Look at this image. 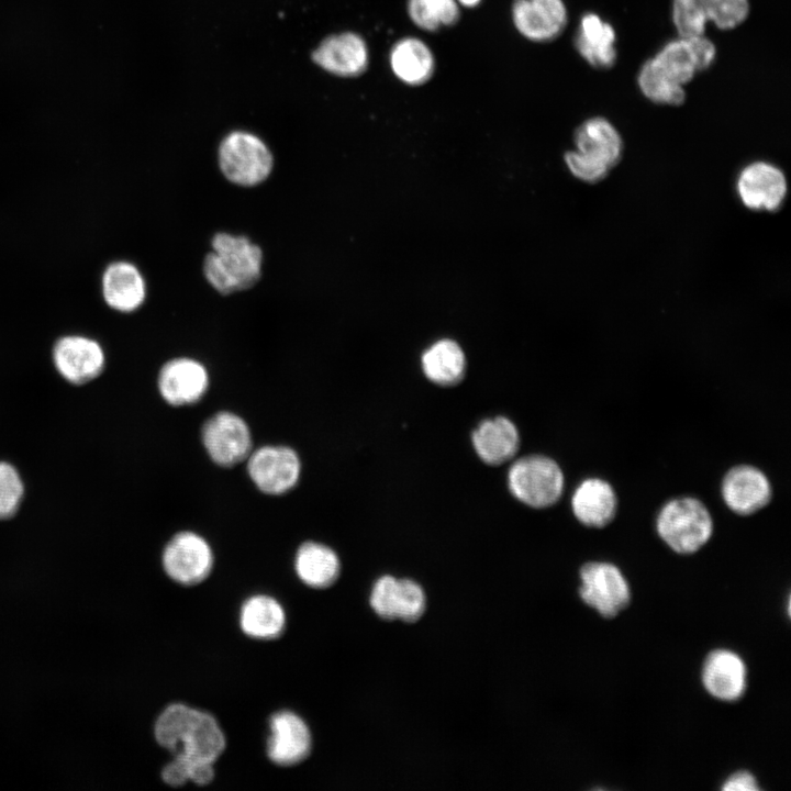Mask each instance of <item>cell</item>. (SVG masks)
I'll list each match as a JSON object with an SVG mask.
<instances>
[{
	"instance_id": "1",
	"label": "cell",
	"mask_w": 791,
	"mask_h": 791,
	"mask_svg": "<svg viewBox=\"0 0 791 791\" xmlns=\"http://www.w3.org/2000/svg\"><path fill=\"white\" fill-rule=\"evenodd\" d=\"M154 734L174 757L196 762L214 764L226 745L224 733L211 714L182 703H172L159 714Z\"/></svg>"
},
{
	"instance_id": "2",
	"label": "cell",
	"mask_w": 791,
	"mask_h": 791,
	"mask_svg": "<svg viewBox=\"0 0 791 791\" xmlns=\"http://www.w3.org/2000/svg\"><path fill=\"white\" fill-rule=\"evenodd\" d=\"M213 250L203 261L209 283L220 293L229 294L253 287L261 272L263 252L245 236L216 233Z\"/></svg>"
},
{
	"instance_id": "3",
	"label": "cell",
	"mask_w": 791,
	"mask_h": 791,
	"mask_svg": "<svg viewBox=\"0 0 791 791\" xmlns=\"http://www.w3.org/2000/svg\"><path fill=\"white\" fill-rule=\"evenodd\" d=\"M656 528L673 552L688 555L698 552L710 541L713 520L700 500L681 497L668 501L661 508Z\"/></svg>"
},
{
	"instance_id": "4",
	"label": "cell",
	"mask_w": 791,
	"mask_h": 791,
	"mask_svg": "<svg viewBox=\"0 0 791 791\" xmlns=\"http://www.w3.org/2000/svg\"><path fill=\"white\" fill-rule=\"evenodd\" d=\"M511 493L522 503L547 508L558 501L564 489L559 465L542 455L524 456L511 466L508 475Z\"/></svg>"
},
{
	"instance_id": "5",
	"label": "cell",
	"mask_w": 791,
	"mask_h": 791,
	"mask_svg": "<svg viewBox=\"0 0 791 791\" xmlns=\"http://www.w3.org/2000/svg\"><path fill=\"white\" fill-rule=\"evenodd\" d=\"M219 163L223 175L231 182L255 186L269 176L272 169V155L256 135L235 131L221 142Z\"/></svg>"
},
{
	"instance_id": "6",
	"label": "cell",
	"mask_w": 791,
	"mask_h": 791,
	"mask_svg": "<svg viewBox=\"0 0 791 791\" xmlns=\"http://www.w3.org/2000/svg\"><path fill=\"white\" fill-rule=\"evenodd\" d=\"M579 595L605 619L615 617L631 601V589L621 569L608 561H589L580 569Z\"/></svg>"
},
{
	"instance_id": "7",
	"label": "cell",
	"mask_w": 791,
	"mask_h": 791,
	"mask_svg": "<svg viewBox=\"0 0 791 791\" xmlns=\"http://www.w3.org/2000/svg\"><path fill=\"white\" fill-rule=\"evenodd\" d=\"M246 460L252 481L266 494H283L299 481L301 461L291 447L265 445L252 450Z\"/></svg>"
},
{
	"instance_id": "8",
	"label": "cell",
	"mask_w": 791,
	"mask_h": 791,
	"mask_svg": "<svg viewBox=\"0 0 791 791\" xmlns=\"http://www.w3.org/2000/svg\"><path fill=\"white\" fill-rule=\"evenodd\" d=\"M202 443L209 457L219 466L232 467L252 452L250 430L239 415L221 411L202 426Z\"/></svg>"
},
{
	"instance_id": "9",
	"label": "cell",
	"mask_w": 791,
	"mask_h": 791,
	"mask_svg": "<svg viewBox=\"0 0 791 791\" xmlns=\"http://www.w3.org/2000/svg\"><path fill=\"white\" fill-rule=\"evenodd\" d=\"M52 359L63 378L71 383L82 385L101 374L105 365V353L96 338L81 333H68L54 342Z\"/></svg>"
},
{
	"instance_id": "10",
	"label": "cell",
	"mask_w": 791,
	"mask_h": 791,
	"mask_svg": "<svg viewBox=\"0 0 791 791\" xmlns=\"http://www.w3.org/2000/svg\"><path fill=\"white\" fill-rule=\"evenodd\" d=\"M213 553L199 534L182 531L174 535L163 552V567L174 581L192 586L203 581L211 572Z\"/></svg>"
},
{
	"instance_id": "11",
	"label": "cell",
	"mask_w": 791,
	"mask_h": 791,
	"mask_svg": "<svg viewBox=\"0 0 791 791\" xmlns=\"http://www.w3.org/2000/svg\"><path fill=\"white\" fill-rule=\"evenodd\" d=\"M98 298L104 308L121 314L138 310L146 298L145 279L138 267L125 259L104 264L98 274Z\"/></svg>"
},
{
	"instance_id": "12",
	"label": "cell",
	"mask_w": 791,
	"mask_h": 791,
	"mask_svg": "<svg viewBox=\"0 0 791 791\" xmlns=\"http://www.w3.org/2000/svg\"><path fill=\"white\" fill-rule=\"evenodd\" d=\"M736 191L746 208L754 211L775 212L784 202L788 182L778 166L769 161L757 160L739 171Z\"/></svg>"
},
{
	"instance_id": "13",
	"label": "cell",
	"mask_w": 791,
	"mask_h": 791,
	"mask_svg": "<svg viewBox=\"0 0 791 791\" xmlns=\"http://www.w3.org/2000/svg\"><path fill=\"white\" fill-rule=\"evenodd\" d=\"M715 55V46L705 35L679 36L666 43L653 59L670 79L684 87L712 65Z\"/></svg>"
},
{
	"instance_id": "14",
	"label": "cell",
	"mask_w": 791,
	"mask_h": 791,
	"mask_svg": "<svg viewBox=\"0 0 791 791\" xmlns=\"http://www.w3.org/2000/svg\"><path fill=\"white\" fill-rule=\"evenodd\" d=\"M268 758L278 766L289 767L303 761L310 754L312 738L305 722L291 711L275 713L269 720Z\"/></svg>"
},
{
	"instance_id": "15",
	"label": "cell",
	"mask_w": 791,
	"mask_h": 791,
	"mask_svg": "<svg viewBox=\"0 0 791 791\" xmlns=\"http://www.w3.org/2000/svg\"><path fill=\"white\" fill-rule=\"evenodd\" d=\"M209 375L193 358L179 357L167 361L158 374V390L163 399L175 406L193 404L207 392Z\"/></svg>"
},
{
	"instance_id": "16",
	"label": "cell",
	"mask_w": 791,
	"mask_h": 791,
	"mask_svg": "<svg viewBox=\"0 0 791 791\" xmlns=\"http://www.w3.org/2000/svg\"><path fill=\"white\" fill-rule=\"evenodd\" d=\"M701 679L713 698L734 702L747 688V667L743 658L729 649H714L705 657Z\"/></svg>"
},
{
	"instance_id": "17",
	"label": "cell",
	"mask_w": 791,
	"mask_h": 791,
	"mask_svg": "<svg viewBox=\"0 0 791 791\" xmlns=\"http://www.w3.org/2000/svg\"><path fill=\"white\" fill-rule=\"evenodd\" d=\"M771 494L767 476L754 466H735L723 478L722 497L737 514L749 515L759 511L769 503Z\"/></svg>"
},
{
	"instance_id": "18",
	"label": "cell",
	"mask_w": 791,
	"mask_h": 791,
	"mask_svg": "<svg viewBox=\"0 0 791 791\" xmlns=\"http://www.w3.org/2000/svg\"><path fill=\"white\" fill-rule=\"evenodd\" d=\"M512 20L524 37L533 42H548L564 31L567 9L562 0H515Z\"/></svg>"
},
{
	"instance_id": "19",
	"label": "cell",
	"mask_w": 791,
	"mask_h": 791,
	"mask_svg": "<svg viewBox=\"0 0 791 791\" xmlns=\"http://www.w3.org/2000/svg\"><path fill=\"white\" fill-rule=\"evenodd\" d=\"M576 151L591 163L611 170L623 155V140L615 126L605 118L593 116L582 122L575 132Z\"/></svg>"
},
{
	"instance_id": "20",
	"label": "cell",
	"mask_w": 791,
	"mask_h": 791,
	"mask_svg": "<svg viewBox=\"0 0 791 791\" xmlns=\"http://www.w3.org/2000/svg\"><path fill=\"white\" fill-rule=\"evenodd\" d=\"M312 57L328 73L342 77H354L366 70L369 56L363 37L346 32L326 37L313 52Z\"/></svg>"
},
{
	"instance_id": "21",
	"label": "cell",
	"mask_w": 791,
	"mask_h": 791,
	"mask_svg": "<svg viewBox=\"0 0 791 791\" xmlns=\"http://www.w3.org/2000/svg\"><path fill=\"white\" fill-rule=\"evenodd\" d=\"M616 494L612 486L601 478H588L576 488L571 506L577 520L589 527H603L616 512Z\"/></svg>"
},
{
	"instance_id": "22",
	"label": "cell",
	"mask_w": 791,
	"mask_h": 791,
	"mask_svg": "<svg viewBox=\"0 0 791 791\" xmlns=\"http://www.w3.org/2000/svg\"><path fill=\"white\" fill-rule=\"evenodd\" d=\"M616 34L613 26L598 14L588 12L580 19L575 45L592 67L606 69L616 60Z\"/></svg>"
},
{
	"instance_id": "23",
	"label": "cell",
	"mask_w": 791,
	"mask_h": 791,
	"mask_svg": "<svg viewBox=\"0 0 791 791\" xmlns=\"http://www.w3.org/2000/svg\"><path fill=\"white\" fill-rule=\"evenodd\" d=\"M471 442L479 458L488 465H500L511 459L520 445L519 431L504 416L482 421L472 432Z\"/></svg>"
},
{
	"instance_id": "24",
	"label": "cell",
	"mask_w": 791,
	"mask_h": 791,
	"mask_svg": "<svg viewBox=\"0 0 791 791\" xmlns=\"http://www.w3.org/2000/svg\"><path fill=\"white\" fill-rule=\"evenodd\" d=\"M294 569L307 586L325 589L338 578L341 562L331 547L316 542H305L296 554Z\"/></svg>"
},
{
	"instance_id": "25",
	"label": "cell",
	"mask_w": 791,
	"mask_h": 791,
	"mask_svg": "<svg viewBox=\"0 0 791 791\" xmlns=\"http://www.w3.org/2000/svg\"><path fill=\"white\" fill-rule=\"evenodd\" d=\"M390 66L401 81L420 86L432 77L435 60L432 51L423 41L403 37L391 48Z\"/></svg>"
},
{
	"instance_id": "26",
	"label": "cell",
	"mask_w": 791,
	"mask_h": 791,
	"mask_svg": "<svg viewBox=\"0 0 791 791\" xmlns=\"http://www.w3.org/2000/svg\"><path fill=\"white\" fill-rule=\"evenodd\" d=\"M286 614L280 603L268 595H254L241 608L242 631L256 639H274L285 627Z\"/></svg>"
},
{
	"instance_id": "27",
	"label": "cell",
	"mask_w": 791,
	"mask_h": 791,
	"mask_svg": "<svg viewBox=\"0 0 791 791\" xmlns=\"http://www.w3.org/2000/svg\"><path fill=\"white\" fill-rule=\"evenodd\" d=\"M466 358L460 346L450 339L433 344L422 356V369L432 382L439 386H453L465 374Z\"/></svg>"
},
{
	"instance_id": "28",
	"label": "cell",
	"mask_w": 791,
	"mask_h": 791,
	"mask_svg": "<svg viewBox=\"0 0 791 791\" xmlns=\"http://www.w3.org/2000/svg\"><path fill=\"white\" fill-rule=\"evenodd\" d=\"M637 81L642 93L654 103L679 105L686 99L683 86L670 79L653 58L643 64Z\"/></svg>"
},
{
	"instance_id": "29",
	"label": "cell",
	"mask_w": 791,
	"mask_h": 791,
	"mask_svg": "<svg viewBox=\"0 0 791 791\" xmlns=\"http://www.w3.org/2000/svg\"><path fill=\"white\" fill-rule=\"evenodd\" d=\"M411 21L425 31H436L455 24L459 18L456 0H408Z\"/></svg>"
},
{
	"instance_id": "30",
	"label": "cell",
	"mask_w": 791,
	"mask_h": 791,
	"mask_svg": "<svg viewBox=\"0 0 791 791\" xmlns=\"http://www.w3.org/2000/svg\"><path fill=\"white\" fill-rule=\"evenodd\" d=\"M672 21L681 37L704 35L709 22L702 0H672Z\"/></svg>"
},
{
	"instance_id": "31",
	"label": "cell",
	"mask_w": 791,
	"mask_h": 791,
	"mask_svg": "<svg viewBox=\"0 0 791 791\" xmlns=\"http://www.w3.org/2000/svg\"><path fill=\"white\" fill-rule=\"evenodd\" d=\"M709 22L721 30L740 25L748 16V0H702Z\"/></svg>"
},
{
	"instance_id": "32",
	"label": "cell",
	"mask_w": 791,
	"mask_h": 791,
	"mask_svg": "<svg viewBox=\"0 0 791 791\" xmlns=\"http://www.w3.org/2000/svg\"><path fill=\"white\" fill-rule=\"evenodd\" d=\"M426 605L422 587L411 579H399L397 599V619L415 622L424 613Z\"/></svg>"
},
{
	"instance_id": "33",
	"label": "cell",
	"mask_w": 791,
	"mask_h": 791,
	"mask_svg": "<svg viewBox=\"0 0 791 791\" xmlns=\"http://www.w3.org/2000/svg\"><path fill=\"white\" fill-rule=\"evenodd\" d=\"M23 482L16 469L0 463V519L11 517L18 510L23 497Z\"/></svg>"
},
{
	"instance_id": "34",
	"label": "cell",
	"mask_w": 791,
	"mask_h": 791,
	"mask_svg": "<svg viewBox=\"0 0 791 791\" xmlns=\"http://www.w3.org/2000/svg\"><path fill=\"white\" fill-rule=\"evenodd\" d=\"M398 582L392 576L380 577L374 584L370 594L372 610L385 620L397 619Z\"/></svg>"
},
{
	"instance_id": "35",
	"label": "cell",
	"mask_w": 791,
	"mask_h": 791,
	"mask_svg": "<svg viewBox=\"0 0 791 791\" xmlns=\"http://www.w3.org/2000/svg\"><path fill=\"white\" fill-rule=\"evenodd\" d=\"M565 161L570 172L584 182L594 183L601 181L609 174V170L589 161L577 151L567 152Z\"/></svg>"
},
{
	"instance_id": "36",
	"label": "cell",
	"mask_w": 791,
	"mask_h": 791,
	"mask_svg": "<svg viewBox=\"0 0 791 791\" xmlns=\"http://www.w3.org/2000/svg\"><path fill=\"white\" fill-rule=\"evenodd\" d=\"M161 779L171 787H181L190 781V762L180 757H174L161 770Z\"/></svg>"
},
{
	"instance_id": "37",
	"label": "cell",
	"mask_w": 791,
	"mask_h": 791,
	"mask_svg": "<svg viewBox=\"0 0 791 791\" xmlns=\"http://www.w3.org/2000/svg\"><path fill=\"white\" fill-rule=\"evenodd\" d=\"M723 791H758L760 790L755 776L746 770L731 775L722 786Z\"/></svg>"
},
{
	"instance_id": "38",
	"label": "cell",
	"mask_w": 791,
	"mask_h": 791,
	"mask_svg": "<svg viewBox=\"0 0 791 791\" xmlns=\"http://www.w3.org/2000/svg\"><path fill=\"white\" fill-rule=\"evenodd\" d=\"M459 4L467 7V8H474L480 3L481 0H456Z\"/></svg>"
}]
</instances>
